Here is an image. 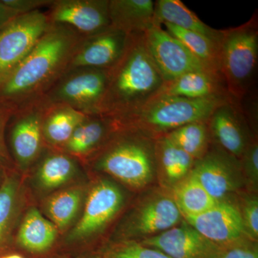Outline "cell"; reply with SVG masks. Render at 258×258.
Segmentation results:
<instances>
[{
  "label": "cell",
  "instance_id": "6da1fadb",
  "mask_svg": "<svg viewBox=\"0 0 258 258\" xmlns=\"http://www.w3.org/2000/svg\"><path fill=\"white\" fill-rule=\"evenodd\" d=\"M83 35L50 24L31 52L0 84V101L13 109L41 98L66 72Z\"/></svg>",
  "mask_w": 258,
  "mask_h": 258
},
{
  "label": "cell",
  "instance_id": "7a4b0ae2",
  "mask_svg": "<svg viewBox=\"0 0 258 258\" xmlns=\"http://www.w3.org/2000/svg\"><path fill=\"white\" fill-rule=\"evenodd\" d=\"M164 83L148 50L144 33L128 35L123 54L108 70L100 113L113 118L128 114L156 96Z\"/></svg>",
  "mask_w": 258,
  "mask_h": 258
},
{
  "label": "cell",
  "instance_id": "3957f363",
  "mask_svg": "<svg viewBox=\"0 0 258 258\" xmlns=\"http://www.w3.org/2000/svg\"><path fill=\"white\" fill-rule=\"evenodd\" d=\"M231 99L234 98L230 96L191 99L159 92L135 111L114 120L120 126L166 134L183 125L208 120L217 108Z\"/></svg>",
  "mask_w": 258,
  "mask_h": 258
},
{
  "label": "cell",
  "instance_id": "277c9868",
  "mask_svg": "<svg viewBox=\"0 0 258 258\" xmlns=\"http://www.w3.org/2000/svg\"><path fill=\"white\" fill-rule=\"evenodd\" d=\"M118 125L117 136L106 144L97 157L96 166L130 186L142 187L149 182L156 161V140L144 137V132Z\"/></svg>",
  "mask_w": 258,
  "mask_h": 258
},
{
  "label": "cell",
  "instance_id": "5b68a950",
  "mask_svg": "<svg viewBox=\"0 0 258 258\" xmlns=\"http://www.w3.org/2000/svg\"><path fill=\"white\" fill-rule=\"evenodd\" d=\"M257 15L240 25L222 30L219 42L220 74L227 93L240 101L248 92L258 60Z\"/></svg>",
  "mask_w": 258,
  "mask_h": 258
},
{
  "label": "cell",
  "instance_id": "8992f818",
  "mask_svg": "<svg viewBox=\"0 0 258 258\" xmlns=\"http://www.w3.org/2000/svg\"><path fill=\"white\" fill-rule=\"evenodd\" d=\"M108 70L77 68L66 71L44 95L50 105H64L87 115H101Z\"/></svg>",
  "mask_w": 258,
  "mask_h": 258
},
{
  "label": "cell",
  "instance_id": "52a82bcc",
  "mask_svg": "<svg viewBox=\"0 0 258 258\" xmlns=\"http://www.w3.org/2000/svg\"><path fill=\"white\" fill-rule=\"evenodd\" d=\"M50 23L41 10L20 15L0 29V84L26 58Z\"/></svg>",
  "mask_w": 258,
  "mask_h": 258
},
{
  "label": "cell",
  "instance_id": "ba28073f",
  "mask_svg": "<svg viewBox=\"0 0 258 258\" xmlns=\"http://www.w3.org/2000/svg\"><path fill=\"white\" fill-rule=\"evenodd\" d=\"M47 107L48 103L42 96L17 108L8 122L11 154L23 169L36 160L42 152V121Z\"/></svg>",
  "mask_w": 258,
  "mask_h": 258
},
{
  "label": "cell",
  "instance_id": "9c48e42d",
  "mask_svg": "<svg viewBox=\"0 0 258 258\" xmlns=\"http://www.w3.org/2000/svg\"><path fill=\"white\" fill-rule=\"evenodd\" d=\"M144 38L149 54L165 83L187 73L208 71L179 40L161 25L152 23L144 32Z\"/></svg>",
  "mask_w": 258,
  "mask_h": 258
},
{
  "label": "cell",
  "instance_id": "30bf717a",
  "mask_svg": "<svg viewBox=\"0 0 258 258\" xmlns=\"http://www.w3.org/2000/svg\"><path fill=\"white\" fill-rule=\"evenodd\" d=\"M48 8L49 23L69 27L83 36L111 26L109 0H54Z\"/></svg>",
  "mask_w": 258,
  "mask_h": 258
},
{
  "label": "cell",
  "instance_id": "8fae6325",
  "mask_svg": "<svg viewBox=\"0 0 258 258\" xmlns=\"http://www.w3.org/2000/svg\"><path fill=\"white\" fill-rule=\"evenodd\" d=\"M128 38V35L125 32L111 25L94 35L83 36L68 70L77 68L111 69L123 54Z\"/></svg>",
  "mask_w": 258,
  "mask_h": 258
},
{
  "label": "cell",
  "instance_id": "7c38bea8",
  "mask_svg": "<svg viewBox=\"0 0 258 258\" xmlns=\"http://www.w3.org/2000/svg\"><path fill=\"white\" fill-rule=\"evenodd\" d=\"M171 258H215L222 246L206 238L189 223H182L142 242Z\"/></svg>",
  "mask_w": 258,
  "mask_h": 258
},
{
  "label": "cell",
  "instance_id": "4fadbf2b",
  "mask_svg": "<svg viewBox=\"0 0 258 258\" xmlns=\"http://www.w3.org/2000/svg\"><path fill=\"white\" fill-rule=\"evenodd\" d=\"M123 197L115 184L101 181L90 191L81 220L69 235V240H80L101 230L115 216L123 204Z\"/></svg>",
  "mask_w": 258,
  "mask_h": 258
},
{
  "label": "cell",
  "instance_id": "5bb4252c",
  "mask_svg": "<svg viewBox=\"0 0 258 258\" xmlns=\"http://www.w3.org/2000/svg\"><path fill=\"white\" fill-rule=\"evenodd\" d=\"M232 157L220 150L207 152L195 161L191 169V172L217 202L225 201L238 187V171Z\"/></svg>",
  "mask_w": 258,
  "mask_h": 258
},
{
  "label": "cell",
  "instance_id": "9a60e30c",
  "mask_svg": "<svg viewBox=\"0 0 258 258\" xmlns=\"http://www.w3.org/2000/svg\"><path fill=\"white\" fill-rule=\"evenodd\" d=\"M186 220L200 233L219 245L247 238L240 210L225 200L217 202L208 211Z\"/></svg>",
  "mask_w": 258,
  "mask_h": 258
},
{
  "label": "cell",
  "instance_id": "2e32d148",
  "mask_svg": "<svg viewBox=\"0 0 258 258\" xmlns=\"http://www.w3.org/2000/svg\"><path fill=\"white\" fill-rule=\"evenodd\" d=\"M242 113L239 101L231 99L217 108L208 120L214 138L233 157H241L249 144L242 128Z\"/></svg>",
  "mask_w": 258,
  "mask_h": 258
},
{
  "label": "cell",
  "instance_id": "e0dca14e",
  "mask_svg": "<svg viewBox=\"0 0 258 258\" xmlns=\"http://www.w3.org/2000/svg\"><path fill=\"white\" fill-rule=\"evenodd\" d=\"M118 128L114 118L104 115H86L74 131L62 151L71 156L82 157L91 154Z\"/></svg>",
  "mask_w": 258,
  "mask_h": 258
},
{
  "label": "cell",
  "instance_id": "ac0fdd59",
  "mask_svg": "<svg viewBox=\"0 0 258 258\" xmlns=\"http://www.w3.org/2000/svg\"><path fill=\"white\" fill-rule=\"evenodd\" d=\"M152 0H109L111 25L126 35L144 33L154 22Z\"/></svg>",
  "mask_w": 258,
  "mask_h": 258
},
{
  "label": "cell",
  "instance_id": "d6986e66",
  "mask_svg": "<svg viewBox=\"0 0 258 258\" xmlns=\"http://www.w3.org/2000/svg\"><path fill=\"white\" fill-rule=\"evenodd\" d=\"M181 215L174 200L164 197L155 199L137 212L132 230L139 235H157L174 227Z\"/></svg>",
  "mask_w": 258,
  "mask_h": 258
},
{
  "label": "cell",
  "instance_id": "ffe728a7",
  "mask_svg": "<svg viewBox=\"0 0 258 258\" xmlns=\"http://www.w3.org/2000/svg\"><path fill=\"white\" fill-rule=\"evenodd\" d=\"M153 23H169L180 28L201 34L219 45L222 30L211 28L202 21L180 0H158L154 6Z\"/></svg>",
  "mask_w": 258,
  "mask_h": 258
},
{
  "label": "cell",
  "instance_id": "44dd1931",
  "mask_svg": "<svg viewBox=\"0 0 258 258\" xmlns=\"http://www.w3.org/2000/svg\"><path fill=\"white\" fill-rule=\"evenodd\" d=\"M159 93L191 99L230 96L222 79L205 71L187 73L171 82L165 83Z\"/></svg>",
  "mask_w": 258,
  "mask_h": 258
},
{
  "label": "cell",
  "instance_id": "7402d4cb",
  "mask_svg": "<svg viewBox=\"0 0 258 258\" xmlns=\"http://www.w3.org/2000/svg\"><path fill=\"white\" fill-rule=\"evenodd\" d=\"M57 232L53 223L42 216L37 209L31 208L19 229L17 244L31 253H44L53 245Z\"/></svg>",
  "mask_w": 258,
  "mask_h": 258
},
{
  "label": "cell",
  "instance_id": "603a6c76",
  "mask_svg": "<svg viewBox=\"0 0 258 258\" xmlns=\"http://www.w3.org/2000/svg\"><path fill=\"white\" fill-rule=\"evenodd\" d=\"M86 115L64 105L48 104L42 121L44 142L52 147H63Z\"/></svg>",
  "mask_w": 258,
  "mask_h": 258
},
{
  "label": "cell",
  "instance_id": "cb8c5ba5",
  "mask_svg": "<svg viewBox=\"0 0 258 258\" xmlns=\"http://www.w3.org/2000/svg\"><path fill=\"white\" fill-rule=\"evenodd\" d=\"M174 196L180 213L186 219L201 215L217 203L191 171L176 184Z\"/></svg>",
  "mask_w": 258,
  "mask_h": 258
},
{
  "label": "cell",
  "instance_id": "d4e9b609",
  "mask_svg": "<svg viewBox=\"0 0 258 258\" xmlns=\"http://www.w3.org/2000/svg\"><path fill=\"white\" fill-rule=\"evenodd\" d=\"M163 25L165 27L166 31L179 40L200 61L207 71L221 79L219 64V45L217 43L201 34L169 23Z\"/></svg>",
  "mask_w": 258,
  "mask_h": 258
},
{
  "label": "cell",
  "instance_id": "484cf974",
  "mask_svg": "<svg viewBox=\"0 0 258 258\" xmlns=\"http://www.w3.org/2000/svg\"><path fill=\"white\" fill-rule=\"evenodd\" d=\"M155 156L170 182H177L186 177L196 161L164 135L156 139Z\"/></svg>",
  "mask_w": 258,
  "mask_h": 258
},
{
  "label": "cell",
  "instance_id": "4316f807",
  "mask_svg": "<svg viewBox=\"0 0 258 258\" xmlns=\"http://www.w3.org/2000/svg\"><path fill=\"white\" fill-rule=\"evenodd\" d=\"M18 199V180L13 175L6 174L0 184V256L5 255L10 247Z\"/></svg>",
  "mask_w": 258,
  "mask_h": 258
},
{
  "label": "cell",
  "instance_id": "83f0119b",
  "mask_svg": "<svg viewBox=\"0 0 258 258\" xmlns=\"http://www.w3.org/2000/svg\"><path fill=\"white\" fill-rule=\"evenodd\" d=\"M72 157L64 152L53 153L44 158L37 171L39 184L43 189L59 187L74 175L76 163Z\"/></svg>",
  "mask_w": 258,
  "mask_h": 258
},
{
  "label": "cell",
  "instance_id": "f1b7e54d",
  "mask_svg": "<svg viewBox=\"0 0 258 258\" xmlns=\"http://www.w3.org/2000/svg\"><path fill=\"white\" fill-rule=\"evenodd\" d=\"M180 149L189 154L195 160L208 152L209 126L206 121L195 122L183 125L164 134Z\"/></svg>",
  "mask_w": 258,
  "mask_h": 258
},
{
  "label": "cell",
  "instance_id": "f546056e",
  "mask_svg": "<svg viewBox=\"0 0 258 258\" xmlns=\"http://www.w3.org/2000/svg\"><path fill=\"white\" fill-rule=\"evenodd\" d=\"M83 191L71 189L61 191L51 197L47 201V213L54 225L64 229L74 220L81 207Z\"/></svg>",
  "mask_w": 258,
  "mask_h": 258
},
{
  "label": "cell",
  "instance_id": "4dcf8cb0",
  "mask_svg": "<svg viewBox=\"0 0 258 258\" xmlns=\"http://www.w3.org/2000/svg\"><path fill=\"white\" fill-rule=\"evenodd\" d=\"M106 258H171L161 251L143 244L129 242L112 249Z\"/></svg>",
  "mask_w": 258,
  "mask_h": 258
},
{
  "label": "cell",
  "instance_id": "1f68e13d",
  "mask_svg": "<svg viewBox=\"0 0 258 258\" xmlns=\"http://www.w3.org/2000/svg\"><path fill=\"white\" fill-rule=\"evenodd\" d=\"M215 258H258L257 245L248 238L222 246Z\"/></svg>",
  "mask_w": 258,
  "mask_h": 258
},
{
  "label": "cell",
  "instance_id": "d6a6232c",
  "mask_svg": "<svg viewBox=\"0 0 258 258\" xmlns=\"http://www.w3.org/2000/svg\"><path fill=\"white\" fill-rule=\"evenodd\" d=\"M244 232L247 238L255 241L258 237V200L249 198L246 201L243 212H241Z\"/></svg>",
  "mask_w": 258,
  "mask_h": 258
},
{
  "label": "cell",
  "instance_id": "836d02e7",
  "mask_svg": "<svg viewBox=\"0 0 258 258\" xmlns=\"http://www.w3.org/2000/svg\"><path fill=\"white\" fill-rule=\"evenodd\" d=\"M15 110L0 101V166H10L13 162L5 139V132L8 122Z\"/></svg>",
  "mask_w": 258,
  "mask_h": 258
},
{
  "label": "cell",
  "instance_id": "e575fe53",
  "mask_svg": "<svg viewBox=\"0 0 258 258\" xmlns=\"http://www.w3.org/2000/svg\"><path fill=\"white\" fill-rule=\"evenodd\" d=\"M243 158V165L246 175L252 184L258 181V146L257 142L248 144L241 156Z\"/></svg>",
  "mask_w": 258,
  "mask_h": 258
},
{
  "label": "cell",
  "instance_id": "d590c367",
  "mask_svg": "<svg viewBox=\"0 0 258 258\" xmlns=\"http://www.w3.org/2000/svg\"><path fill=\"white\" fill-rule=\"evenodd\" d=\"M6 6L19 15L28 14L50 7L54 0H2Z\"/></svg>",
  "mask_w": 258,
  "mask_h": 258
},
{
  "label": "cell",
  "instance_id": "8d00e7d4",
  "mask_svg": "<svg viewBox=\"0 0 258 258\" xmlns=\"http://www.w3.org/2000/svg\"><path fill=\"white\" fill-rule=\"evenodd\" d=\"M18 15H20L18 13L10 9L3 3L2 0H0V29L3 28L5 25L10 23Z\"/></svg>",
  "mask_w": 258,
  "mask_h": 258
},
{
  "label": "cell",
  "instance_id": "74e56055",
  "mask_svg": "<svg viewBox=\"0 0 258 258\" xmlns=\"http://www.w3.org/2000/svg\"><path fill=\"white\" fill-rule=\"evenodd\" d=\"M3 257V258H24L23 256L18 254H7Z\"/></svg>",
  "mask_w": 258,
  "mask_h": 258
},
{
  "label": "cell",
  "instance_id": "f35d334b",
  "mask_svg": "<svg viewBox=\"0 0 258 258\" xmlns=\"http://www.w3.org/2000/svg\"><path fill=\"white\" fill-rule=\"evenodd\" d=\"M61 258H71V257H61ZM77 258H101L98 257V256H91V257H77Z\"/></svg>",
  "mask_w": 258,
  "mask_h": 258
},
{
  "label": "cell",
  "instance_id": "ab89813d",
  "mask_svg": "<svg viewBox=\"0 0 258 258\" xmlns=\"http://www.w3.org/2000/svg\"><path fill=\"white\" fill-rule=\"evenodd\" d=\"M0 258H3V256H0Z\"/></svg>",
  "mask_w": 258,
  "mask_h": 258
}]
</instances>
